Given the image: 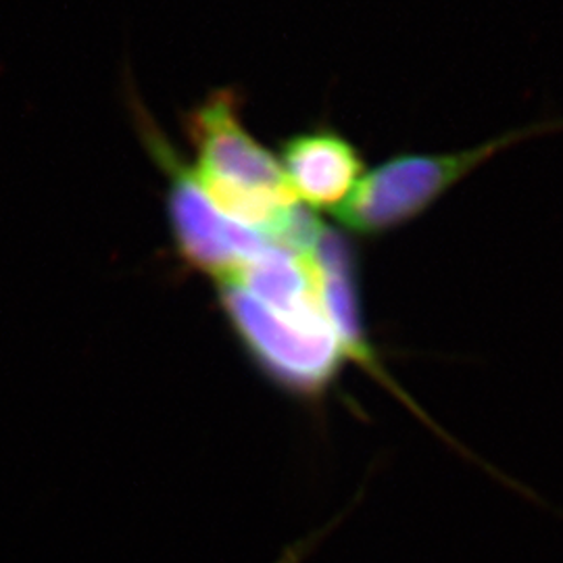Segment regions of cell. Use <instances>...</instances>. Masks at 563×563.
I'll use <instances>...</instances> for the list:
<instances>
[{
    "label": "cell",
    "instance_id": "cell-3",
    "mask_svg": "<svg viewBox=\"0 0 563 563\" xmlns=\"http://www.w3.org/2000/svg\"><path fill=\"white\" fill-rule=\"evenodd\" d=\"M220 305L244 353L272 383L290 395L316 399L351 362L330 316L286 313L255 301L232 284H218Z\"/></svg>",
    "mask_w": 563,
    "mask_h": 563
},
{
    "label": "cell",
    "instance_id": "cell-6",
    "mask_svg": "<svg viewBox=\"0 0 563 563\" xmlns=\"http://www.w3.org/2000/svg\"><path fill=\"white\" fill-rule=\"evenodd\" d=\"M328 532V528H323V530H318L316 534H311V537H305L301 541H297L295 544H290L284 553H282L280 558L276 560L274 563H302L305 562V558L316 549V544L320 543V539H322L323 534Z\"/></svg>",
    "mask_w": 563,
    "mask_h": 563
},
{
    "label": "cell",
    "instance_id": "cell-1",
    "mask_svg": "<svg viewBox=\"0 0 563 563\" xmlns=\"http://www.w3.org/2000/svg\"><path fill=\"white\" fill-rule=\"evenodd\" d=\"M186 132L197 155L195 176L223 216L280 241L299 202L280 159L242 123L236 92H211L188 111Z\"/></svg>",
    "mask_w": 563,
    "mask_h": 563
},
{
    "label": "cell",
    "instance_id": "cell-2",
    "mask_svg": "<svg viewBox=\"0 0 563 563\" xmlns=\"http://www.w3.org/2000/svg\"><path fill=\"white\" fill-rule=\"evenodd\" d=\"M563 134V115L530 121L446 153H401L376 165L336 211L351 232L383 236L426 216L434 205L499 155L526 142Z\"/></svg>",
    "mask_w": 563,
    "mask_h": 563
},
{
    "label": "cell",
    "instance_id": "cell-5",
    "mask_svg": "<svg viewBox=\"0 0 563 563\" xmlns=\"http://www.w3.org/2000/svg\"><path fill=\"white\" fill-rule=\"evenodd\" d=\"M280 165L297 199L316 209H336L362 181L363 162L353 142L318 128L282 142Z\"/></svg>",
    "mask_w": 563,
    "mask_h": 563
},
{
    "label": "cell",
    "instance_id": "cell-4",
    "mask_svg": "<svg viewBox=\"0 0 563 563\" xmlns=\"http://www.w3.org/2000/svg\"><path fill=\"white\" fill-rule=\"evenodd\" d=\"M142 141L167 180V211L176 251L192 269L220 282L251 262L269 244L260 232L230 220L209 199L195 169L186 165L165 134L136 107Z\"/></svg>",
    "mask_w": 563,
    "mask_h": 563
}]
</instances>
